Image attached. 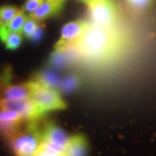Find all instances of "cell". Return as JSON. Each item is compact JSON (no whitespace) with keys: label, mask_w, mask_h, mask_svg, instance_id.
Listing matches in <instances>:
<instances>
[{"label":"cell","mask_w":156,"mask_h":156,"mask_svg":"<svg viewBox=\"0 0 156 156\" xmlns=\"http://www.w3.org/2000/svg\"><path fill=\"white\" fill-rule=\"evenodd\" d=\"M77 55L89 61H104L119 48V36L113 27H101L88 22L87 27L76 44Z\"/></svg>","instance_id":"1"},{"label":"cell","mask_w":156,"mask_h":156,"mask_svg":"<svg viewBox=\"0 0 156 156\" xmlns=\"http://www.w3.org/2000/svg\"><path fill=\"white\" fill-rule=\"evenodd\" d=\"M24 128L9 138L11 148L16 156H34L42 144V128H39L37 121L26 122Z\"/></svg>","instance_id":"2"},{"label":"cell","mask_w":156,"mask_h":156,"mask_svg":"<svg viewBox=\"0 0 156 156\" xmlns=\"http://www.w3.org/2000/svg\"><path fill=\"white\" fill-rule=\"evenodd\" d=\"M32 92L31 98L44 113L66 108V103L62 98L59 92L38 82L31 80Z\"/></svg>","instance_id":"3"},{"label":"cell","mask_w":156,"mask_h":156,"mask_svg":"<svg viewBox=\"0 0 156 156\" xmlns=\"http://www.w3.org/2000/svg\"><path fill=\"white\" fill-rule=\"evenodd\" d=\"M87 3L90 23L101 27H113L116 21L117 11L112 0H90Z\"/></svg>","instance_id":"4"},{"label":"cell","mask_w":156,"mask_h":156,"mask_svg":"<svg viewBox=\"0 0 156 156\" xmlns=\"http://www.w3.org/2000/svg\"><path fill=\"white\" fill-rule=\"evenodd\" d=\"M0 110H14L21 114L26 122H36L46 113L32 98L8 100L0 99Z\"/></svg>","instance_id":"5"},{"label":"cell","mask_w":156,"mask_h":156,"mask_svg":"<svg viewBox=\"0 0 156 156\" xmlns=\"http://www.w3.org/2000/svg\"><path fill=\"white\" fill-rule=\"evenodd\" d=\"M87 24L88 22L83 20H76L66 23L62 29L61 37L56 42L55 50H64L74 46L83 35Z\"/></svg>","instance_id":"6"},{"label":"cell","mask_w":156,"mask_h":156,"mask_svg":"<svg viewBox=\"0 0 156 156\" xmlns=\"http://www.w3.org/2000/svg\"><path fill=\"white\" fill-rule=\"evenodd\" d=\"M42 138L44 141L62 147H67L70 140L67 133L54 123H47L44 128H42Z\"/></svg>","instance_id":"7"},{"label":"cell","mask_w":156,"mask_h":156,"mask_svg":"<svg viewBox=\"0 0 156 156\" xmlns=\"http://www.w3.org/2000/svg\"><path fill=\"white\" fill-rule=\"evenodd\" d=\"M31 92H32L31 81H29L24 83L9 85L3 91L0 99L18 100V99L31 98Z\"/></svg>","instance_id":"8"},{"label":"cell","mask_w":156,"mask_h":156,"mask_svg":"<svg viewBox=\"0 0 156 156\" xmlns=\"http://www.w3.org/2000/svg\"><path fill=\"white\" fill-rule=\"evenodd\" d=\"M62 5H63L62 3H54L46 0L37 11L30 14L29 17L33 18L34 20L39 23L42 22L45 19L56 15L57 12L61 11Z\"/></svg>","instance_id":"9"},{"label":"cell","mask_w":156,"mask_h":156,"mask_svg":"<svg viewBox=\"0 0 156 156\" xmlns=\"http://www.w3.org/2000/svg\"><path fill=\"white\" fill-rule=\"evenodd\" d=\"M88 151L87 140L83 135L70 137L63 156H86Z\"/></svg>","instance_id":"10"},{"label":"cell","mask_w":156,"mask_h":156,"mask_svg":"<svg viewBox=\"0 0 156 156\" xmlns=\"http://www.w3.org/2000/svg\"><path fill=\"white\" fill-rule=\"evenodd\" d=\"M22 38L21 33L9 31L4 25L0 27V40L5 44L6 49L11 50L18 49L22 44Z\"/></svg>","instance_id":"11"},{"label":"cell","mask_w":156,"mask_h":156,"mask_svg":"<svg viewBox=\"0 0 156 156\" xmlns=\"http://www.w3.org/2000/svg\"><path fill=\"white\" fill-rule=\"evenodd\" d=\"M29 16L25 14V12L21 10L17 14V16L14 17L12 20L8 23L7 24L4 25L5 27L6 30H8L9 31L11 32H17V33H21L22 32L23 27L25 21L27 20Z\"/></svg>","instance_id":"12"},{"label":"cell","mask_w":156,"mask_h":156,"mask_svg":"<svg viewBox=\"0 0 156 156\" xmlns=\"http://www.w3.org/2000/svg\"><path fill=\"white\" fill-rule=\"evenodd\" d=\"M21 11L19 8L12 5H4L0 7V23L5 25L11 20L17 16V14Z\"/></svg>","instance_id":"13"},{"label":"cell","mask_w":156,"mask_h":156,"mask_svg":"<svg viewBox=\"0 0 156 156\" xmlns=\"http://www.w3.org/2000/svg\"><path fill=\"white\" fill-rule=\"evenodd\" d=\"M40 23L34 20L33 18H31L30 17H28L27 20L25 21L22 30L23 35L26 37V38L30 39L33 35L36 33V31L37 30V29L40 26Z\"/></svg>","instance_id":"14"},{"label":"cell","mask_w":156,"mask_h":156,"mask_svg":"<svg viewBox=\"0 0 156 156\" xmlns=\"http://www.w3.org/2000/svg\"><path fill=\"white\" fill-rule=\"evenodd\" d=\"M11 79H12V71L11 67H6L0 73V97L7 86L10 85Z\"/></svg>","instance_id":"15"},{"label":"cell","mask_w":156,"mask_h":156,"mask_svg":"<svg viewBox=\"0 0 156 156\" xmlns=\"http://www.w3.org/2000/svg\"><path fill=\"white\" fill-rule=\"evenodd\" d=\"M64 154L61 153L59 151H56L50 147V146L47 145L46 143L42 141V144L37 151V153L34 154V156H63Z\"/></svg>","instance_id":"16"},{"label":"cell","mask_w":156,"mask_h":156,"mask_svg":"<svg viewBox=\"0 0 156 156\" xmlns=\"http://www.w3.org/2000/svg\"><path fill=\"white\" fill-rule=\"evenodd\" d=\"M44 2V0H27L23 7V11L30 15L37 11Z\"/></svg>","instance_id":"17"},{"label":"cell","mask_w":156,"mask_h":156,"mask_svg":"<svg viewBox=\"0 0 156 156\" xmlns=\"http://www.w3.org/2000/svg\"><path fill=\"white\" fill-rule=\"evenodd\" d=\"M151 0H128V2L131 5L136 9L145 8L150 3Z\"/></svg>","instance_id":"18"},{"label":"cell","mask_w":156,"mask_h":156,"mask_svg":"<svg viewBox=\"0 0 156 156\" xmlns=\"http://www.w3.org/2000/svg\"><path fill=\"white\" fill-rule=\"evenodd\" d=\"M43 33H44V28H43L42 25H40L39 28L37 29V30L36 31V33L34 34L33 37L30 38V40H32L33 42H37V41H39L40 39L42 38Z\"/></svg>","instance_id":"19"},{"label":"cell","mask_w":156,"mask_h":156,"mask_svg":"<svg viewBox=\"0 0 156 156\" xmlns=\"http://www.w3.org/2000/svg\"><path fill=\"white\" fill-rule=\"evenodd\" d=\"M47 1H50V2H54V3H64L65 0H47Z\"/></svg>","instance_id":"20"},{"label":"cell","mask_w":156,"mask_h":156,"mask_svg":"<svg viewBox=\"0 0 156 156\" xmlns=\"http://www.w3.org/2000/svg\"><path fill=\"white\" fill-rule=\"evenodd\" d=\"M83 1H86V2H89V1H90V0H83Z\"/></svg>","instance_id":"21"},{"label":"cell","mask_w":156,"mask_h":156,"mask_svg":"<svg viewBox=\"0 0 156 156\" xmlns=\"http://www.w3.org/2000/svg\"><path fill=\"white\" fill-rule=\"evenodd\" d=\"M1 26H3V24H2V23H0V27H1Z\"/></svg>","instance_id":"22"}]
</instances>
